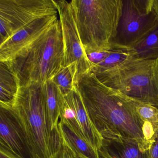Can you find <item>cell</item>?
Listing matches in <instances>:
<instances>
[{"label": "cell", "instance_id": "6da1fadb", "mask_svg": "<svg viewBox=\"0 0 158 158\" xmlns=\"http://www.w3.org/2000/svg\"><path fill=\"white\" fill-rule=\"evenodd\" d=\"M76 87L102 137L112 134L134 139L143 152L149 151L145 125L126 96L101 83L90 70L77 77Z\"/></svg>", "mask_w": 158, "mask_h": 158}, {"label": "cell", "instance_id": "7a4b0ae2", "mask_svg": "<svg viewBox=\"0 0 158 158\" xmlns=\"http://www.w3.org/2000/svg\"><path fill=\"white\" fill-rule=\"evenodd\" d=\"M64 46L60 20L30 47L12 60L3 62L19 87L44 84L64 67Z\"/></svg>", "mask_w": 158, "mask_h": 158}, {"label": "cell", "instance_id": "3957f363", "mask_svg": "<svg viewBox=\"0 0 158 158\" xmlns=\"http://www.w3.org/2000/svg\"><path fill=\"white\" fill-rule=\"evenodd\" d=\"M76 23L86 53L111 50L122 14L123 0H72Z\"/></svg>", "mask_w": 158, "mask_h": 158}, {"label": "cell", "instance_id": "277c9868", "mask_svg": "<svg viewBox=\"0 0 158 158\" xmlns=\"http://www.w3.org/2000/svg\"><path fill=\"white\" fill-rule=\"evenodd\" d=\"M93 73L105 85L158 108V59L130 58L111 69Z\"/></svg>", "mask_w": 158, "mask_h": 158}, {"label": "cell", "instance_id": "5b68a950", "mask_svg": "<svg viewBox=\"0 0 158 158\" xmlns=\"http://www.w3.org/2000/svg\"><path fill=\"white\" fill-rule=\"evenodd\" d=\"M42 85L19 87L13 104L27 138L34 158H52V143L46 124Z\"/></svg>", "mask_w": 158, "mask_h": 158}, {"label": "cell", "instance_id": "8992f818", "mask_svg": "<svg viewBox=\"0 0 158 158\" xmlns=\"http://www.w3.org/2000/svg\"><path fill=\"white\" fill-rule=\"evenodd\" d=\"M122 14L111 50L128 49L142 41L158 24L153 0H123Z\"/></svg>", "mask_w": 158, "mask_h": 158}, {"label": "cell", "instance_id": "52a82bcc", "mask_svg": "<svg viewBox=\"0 0 158 158\" xmlns=\"http://www.w3.org/2000/svg\"><path fill=\"white\" fill-rule=\"evenodd\" d=\"M58 14L54 0H0V44L35 20Z\"/></svg>", "mask_w": 158, "mask_h": 158}, {"label": "cell", "instance_id": "ba28073f", "mask_svg": "<svg viewBox=\"0 0 158 158\" xmlns=\"http://www.w3.org/2000/svg\"><path fill=\"white\" fill-rule=\"evenodd\" d=\"M54 2L57 6L62 32L64 46V67H76L77 80L79 76L90 71L93 65L82 46L71 1L54 0Z\"/></svg>", "mask_w": 158, "mask_h": 158}, {"label": "cell", "instance_id": "9c48e42d", "mask_svg": "<svg viewBox=\"0 0 158 158\" xmlns=\"http://www.w3.org/2000/svg\"><path fill=\"white\" fill-rule=\"evenodd\" d=\"M60 121L68 125L98 150L101 144L102 137L93 126L77 88L64 96L60 110Z\"/></svg>", "mask_w": 158, "mask_h": 158}, {"label": "cell", "instance_id": "30bf717a", "mask_svg": "<svg viewBox=\"0 0 158 158\" xmlns=\"http://www.w3.org/2000/svg\"><path fill=\"white\" fill-rule=\"evenodd\" d=\"M0 150L15 158H34L24 130L12 106L0 104Z\"/></svg>", "mask_w": 158, "mask_h": 158}, {"label": "cell", "instance_id": "8fae6325", "mask_svg": "<svg viewBox=\"0 0 158 158\" xmlns=\"http://www.w3.org/2000/svg\"><path fill=\"white\" fill-rule=\"evenodd\" d=\"M58 20V15L35 20L0 44V61L12 60L30 47Z\"/></svg>", "mask_w": 158, "mask_h": 158}, {"label": "cell", "instance_id": "7c38bea8", "mask_svg": "<svg viewBox=\"0 0 158 158\" xmlns=\"http://www.w3.org/2000/svg\"><path fill=\"white\" fill-rule=\"evenodd\" d=\"M98 151L100 158H149V151L143 152L136 140L114 134L102 136Z\"/></svg>", "mask_w": 158, "mask_h": 158}, {"label": "cell", "instance_id": "4fadbf2b", "mask_svg": "<svg viewBox=\"0 0 158 158\" xmlns=\"http://www.w3.org/2000/svg\"><path fill=\"white\" fill-rule=\"evenodd\" d=\"M59 127L62 137L77 154L86 158H100L98 151L77 134L68 125L60 121Z\"/></svg>", "mask_w": 158, "mask_h": 158}, {"label": "cell", "instance_id": "5bb4252c", "mask_svg": "<svg viewBox=\"0 0 158 158\" xmlns=\"http://www.w3.org/2000/svg\"><path fill=\"white\" fill-rule=\"evenodd\" d=\"M19 87L17 80L3 62L0 63V104L13 106Z\"/></svg>", "mask_w": 158, "mask_h": 158}, {"label": "cell", "instance_id": "9a60e30c", "mask_svg": "<svg viewBox=\"0 0 158 158\" xmlns=\"http://www.w3.org/2000/svg\"><path fill=\"white\" fill-rule=\"evenodd\" d=\"M134 58L143 60L158 59V24L142 41L131 48Z\"/></svg>", "mask_w": 158, "mask_h": 158}, {"label": "cell", "instance_id": "2e32d148", "mask_svg": "<svg viewBox=\"0 0 158 158\" xmlns=\"http://www.w3.org/2000/svg\"><path fill=\"white\" fill-rule=\"evenodd\" d=\"M76 68L70 66L64 67L52 80L60 88L63 96H65L76 89Z\"/></svg>", "mask_w": 158, "mask_h": 158}, {"label": "cell", "instance_id": "e0dca14e", "mask_svg": "<svg viewBox=\"0 0 158 158\" xmlns=\"http://www.w3.org/2000/svg\"><path fill=\"white\" fill-rule=\"evenodd\" d=\"M132 58H134V55L128 49L112 50L107 58L100 63L93 65L90 71L93 73L106 71Z\"/></svg>", "mask_w": 158, "mask_h": 158}, {"label": "cell", "instance_id": "ac0fdd59", "mask_svg": "<svg viewBox=\"0 0 158 158\" xmlns=\"http://www.w3.org/2000/svg\"><path fill=\"white\" fill-rule=\"evenodd\" d=\"M61 147L52 158H77V154L68 142L62 137Z\"/></svg>", "mask_w": 158, "mask_h": 158}, {"label": "cell", "instance_id": "d6986e66", "mask_svg": "<svg viewBox=\"0 0 158 158\" xmlns=\"http://www.w3.org/2000/svg\"><path fill=\"white\" fill-rule=\"evenodd\" d=\"M111 51H97L87 53V56L92 65H96L104 60L109 56Z\"/></svg>", "mask_w": 158, "mask_h": 158}, {"label": "cell", "instance_id": "ffe728a7", "mask_svg": "<svg viewBox=\"0 0 158 158\" xmlns=\"http://www.w3.org/2000/svg\"><path fill=\"white\" fill-rule=\"evenodd\" d=\"M149 158H158V135L156 141L150 149Z\"/></svg>", "mask_w": 158, "mask_h": 158}, {"label": "cell", "instance_id": "44dd1931", "mask_svg": "<svg viewBox=\"0 0 158 158\" xmlns=\"http://www.w3.org/2000/svg\"><path fill=\"white\" fill-rule=\"evenodd\" d=\"M0 158H15L9 153L0 150Z\"/></svg>", "mask_w": 158, "mask_h": 158}, {"label": "cell", "instance_id": "7402d4cb", "mask_svg": "<svg viewBox=\"0 0 158 158\" xmlns=\"http://www.w3.org/2000/svg\"><path fill=\"white\" fill-rule=\"evenodd\" d=\"M153 9L158 15V0H153Z\"/></svg>", "mask_w": 158, "mask_h": 158}, {"label": "cell", "instance_id": "603a6c76", "mask_svg": "<svg viewBox=\"0 0 158 158\" xmlns=\"http://www.w3.org/2000/svg\"><path fill=\"white\" fill-rule=\"evenodd\" d=\"M77 158H86L84 157V156H82V155H79V154H77Z\"/></svg>", "mask_w": 158, "mask_h": 158}]
</instances>
